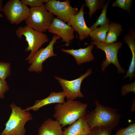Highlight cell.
Returning a JSON list of instances; mask_svg holds the SVG:
<instances>
[{"mask_svg":"<svg viewBox=\"0 0 135 135\" xmlns=\"http://www.w3.org/2000/svg\"><path fill=\"white\" fill-rule=\"evenodd\" d=\"M95 108L84 116L90 129L97 126H104L113 129L119 124L121 116L116 109L105 106L98 100L95 102Z\"/></svg>","mask_w":135,"mask_h":135,"instance_id":"obj_1","label":"cell"},{"mask_svg":"<svg viewBox=\"0 0 135 135\" xmlns=\"http://www.w3.org/2000/svg\"><path fill=\"white\" fill-rule=\"evenodd\" d=\"M87 106V104L67 99L64 103L55 105L53 116L62 127L70 125L84 116Z\"/></svg>","mask_w":135,"mask_h":135,"instance_id":"obj_2","label":"cell"},{"mask_svg":"<svg viewBox=\"0 0 135 135\" xmlns=\"http://www.w3.org/2000/svg\"><path fill=\"white\" fill-rule=\"evenodd\" d=\"M12 112L0 135H26L25 126L33 119L29 111H25L14 103L10 105Z\"/></svg>","mask_w":135,"mask_h":135,"instance_id":"obj_3","label":"cell"},{"mask_svg":"<svg viewBox=\"0 0 135 135\" xmlns=\"http://www.w3.org/2000/svg\"><path fill=\"white\" fill-rule=\"evenodd\" d=\"M54 18L53 14L47 10L43 4L30 8L24 21L27 26L35 31L44 33L48 30Z\"/></svg>","mask_w":135,"mask_h":135,"instance_id":"obj_4","label":"cell"},{"mask_svg":"<svg viewBox=\"0 0 135 135\" xmlns=\"http://www.w3.org/2000/svg\"><path fill=\"white\" fill-rule=\"evenodd\" d=\"M15 33L20 39L24 36L28 43V46L25 51H30V53L26 59V60H30L44 44L49 41L46 34L35 31L27 26L19 27Z\"/></svg>","mask_w":135,"mask_h":135,"instance_id":"obj_5","label":"cell"},{"mask_svg":"<svg viewBox=\"0 0 135 135\" xmlns=\"http://www.w3.org/2000/svg\"><path fill=\"white\" fill-rule=\"evenodd\" d=\"M89 44L96 45L97 49L103 50L105 53L106 59L103 61L101 65V70L102 71H104L109 65L112 64L117 68L119 74L125 72V70L120 64L118 57V50L122 45V42H116L107 44L100 42L93 41Z\"/></svg>","mask_w":135,"mask_h":135,"instance_id":"obj_6","label":"cell"},{"mask_svg":"<svg viewBox=\"0 0 135 135\" xmlns=\"http://www.w3.org/2000/svg\"><path fill=\"white\" fill-rule=\"evenodd\" d=\"M29 10L20 0H10L3 7L2 12L10 23L18 24L26 19Z\"/></svg>","mask_w":135,"mask_h":135,"instance_id":"obj_7","label":"cell"},{"mask_svg":"<svg viewBox=\"0 0 135 135\" xmlns=\"http://www.w3.org/2000/svg\"><path fill=\"white\" fill-rule=\"evenodd\" d=\"M44 5L49 12L56 16L57 18L66 23L78 12V8L72 6L69 0L63 2L49 0Z\"/></svg>","mask_w":135,"mask_h":135,"instance_id":"obj_8","label":"cell"},{"mask_svg":"<svg viewBox=\"0 0 135 135\" xmlns=\"http://www.w3.org/2000/svg\"><path fill=\"white\" fill-rule=\"evenodd\" d=\"M61 38L60 37L54 34L48 45L45 48H41L37 51L28 63L31 64L28 70L30 72L40 73L43 68L42 64L48 58L51 57L56 56V54L54 51V46L57 42V40Z\"/></svg>","mask_w":135,"mask_h":135,"instance_id":"obj_9","label":"cell"},{"mask_svg":"<svg viewBox=\"0 0 135 135\" xmlns=\"http://www.w3.org/2000/svg\"><path fill=\"white\" fill-rule=\"evenodd\" d=\"M92 69H88L86 72L76 79L70 80L55 76L64 92L68 100H74L77 98H83V94L80 90V86L83 80L92 73Z\"/></svg>","mask_w":135,"mask_h":135,"instance_id":"obj_10","label":"cell"},{"mask_svg":"<svg viewBox=\"0 0 135 135\" xmlns=\"http://www.w3.org/2000/svg\"><path fill=\"white\" fill-rule=\"evenodd\" d=\"M48 30L49 32L62 38V42L66 43L64 45L67 46H69L71 41L75 37L73 28L56 18H54Z\"/></svg>","mask_w":135,"mask_h":135,"instance_id":"obj_11","label":"cell"},{"mask_svg":"<svg viewBox=\"0 0 135 135\" xmlns=\"http://www.w3.org/2000/svg\"><path fill=\"white\" fill-rule=\"evenodd\" d=\"M84 5L83 4L80 10L76 14L72 16L67 24L71 26L79 35V39L82 40L89 36L91 30L87 26L84 16Z\"/></svg>","mask_w":135,"mask_h":135,"instance_id":"obj_12","label":"cell"},{"mask_svg":"<svg viewBox=\"0 0 135 135\" xmlns=\"http://www.w3.org/2000/svg\"><path fill=\"white\" fill-rule=\"evenodd\" d=\"M65 97V93L63 91L57 92H52L46 98L36 100L33 106L27 107L24 109L25 111L32 110L36 111L42 107L48 104L55 103L63 104L66 102L64 100Z\"/></svg>","mask_w":135,"mask_h":135,"instance_id":"obj_13","label":"cell"},{"mask_svg":"<svg viewBox=\"0 0 135 135\" xmlns=\"http://www.w3.org/2000/svg\"><path fill=\"white\" fill-rule=\"evenodd\" d=\"M94 47V45L90 44L85 48H80L77 49H61V51L72 55L75 59L77 64L78 65L89 62L94 59L92 53Z\"/></svg>","mask_w":135,"mask_h":135,"instance_id":"obj_14","label":"cell"},{"mask_svg":"<svg viewBox=\"0 0 135 135\" xmlns=\"http://www.w3.org/2000/svg\"><path fill=\"white\" fill-rule=\"evenodd\" d=\"M62 127L58 121L49 118L39 127L37 135H63Z\"/></svg>","mask_w":135,"mask_h":135,"instance_id":"obj_15","label":"cell"},{"mask_svg":"<svg viewBox=\"0 0 135 135\" xmlns=\"http://www.w3.org/2000/svg\"><path fill=\"white\" fill-rule=\"evenodd\" d=\"M90 129L84 116L65 128L63 135H83L88 134Z\"/></svg>","mask_w":135,"mask_h":135,"instance_id":"obj_16","label":"cell"},{"mask_svg":"<svg viewBox=\"0 0 135 135\" xmlns=\"http://www.w3.org/2000/svg\"><path fill=\"white\" fill-rule=\"evenodd\" d=\"M126 43L132 52V57L131 62L126 75L124 77V79L129 77L130 80L134 77L135 73V36L131 32L126 34L124 37Z\"/></svg>","mask_w":135,"mask_h":135,"instance_id":"obj_17","label":"cell"},{"mask_svg":"<svg viewBox=\"0 0 135 135\" xmlns=\"http://www.w3.org/2000/svg\"><path fill=\"white\" fill-rule=\"evenodd\" d=\"M123 31L122 25L118 22L112 21L109 24V27L105 43L109 44L116 42L118 38Z\"/></svg>","mask_w":135,"mask_h":135,"instance_id":"obj_18","label":"cell"},{"mask_svg":"<svg viewBox=\"0 0 135 135\" xmlns=\"http://www.w3.org/2000/svg\"><path fill=\"white\" fill-rule=\"evenodd\" d=\"M109 23H107L91 30L89 36L92 41H97L104 43L108 32Z\"/></svg>","mask_w":135,"mask_h":135,"instance_id":"obj_19","label":"cell"},{"mask_svg":"<svg viewBox=\"0 0 135 135\" xmlns=\"http://www.w3.org/2000/svg\"><path fill=\"white\" fill-rule=\"evenodd\" d=\"M84 1L85 2L84 6L89 10L88 14L90 18L97 10L102 8L106 2L104 0H84Z\"/></svg>","mask_w":135,"mask_h":135,"instance_id":"obj_20","label":"cell"},{"mask_svg":"<svg viewBox=\"0 0 135 135\" xmlns=\"http://www.w3.org/2000/svg\"><path fill=\"white\" fill-rule=\"evenodd\" d=\"M110 1L108 0L104 4L102 12L96 22L90 26V28L92 30H94L99 26H102L106 23H109V20L106 17V12L108 6Z\"/></svg>","mask_w":135,"mask_h":135,"instance_id":"obj_21","label":"cell"},{"mask_svg":"<svg viewBox=\"0 0 135 135\" xmlns=\"http://www.w3.org/2000/svg\"><path fill=\"white\" fill-rule=\"evenodd\" d=\"M112 129L104 126H97L90 130L87 135H111Z\"/></svg>","mask_w":135,"mask_h":135,"instance_id":"obj_22","label":"cell"},{"mask_svg":"<svg viewBox=\"0 0 135 135\" xmlns=\"http://www.w3.org/2000/svg\"><path fill=\"white\" fill-rule=\"evenodd\" d=\"M132 0H116L112 4L114 7L121 8L130 13V9L132 5Z\"/></svg>","mask_w":135,"mask_h":135,"instance_id":"obj_23","label":"cell"},{"mask_svg":"<svg viewBox=\"0 0 135 135\" xmlns=\"http://www.w3.org/2000/svg\"><path fill=\"white\" fill-rule=\"evenodd\" d=\"M10 63L0 62V78L5 80L10 74Z\"/></svg>","mask_w":135,"mask_h":135,"instance_id":"obj_24","label":"cell"},{"mask_svg":"<svg viewBox=\"0 0 135 135\" xmlns=\"http://www.w3.org/2000/svg\"><path fill=\"white\" fill-rule=\"evenodd\" d=\"M115 135H135V123L130 124L127 127L120 129Z\"/></svg>","mask_w":135,"mask_h":135,"instance_id":"obj_25","label":"cell"},{"mask_svg":"<svg viewBox=\"0 0 135 135\" xmlns=\"http://www.w3.org/2000/svg\"><path fill=\"white\" fill-rule=\"evenodd\" d=\"M49 0H21V2L26 6H29L31 8L42 6L47 2Z\"/></svg>","mask_w":135,"mask_h":135,"instance_id":"obj_26","label":"cell"},{"mask_svg":"<svg viewBox=\"0 0 135 135\" xmlns=\"http://www.w3.org/2000/svg\"><path fill=\"white\" fill-rule=\"evenodd\" d=\"M132 92L135 93V82L126 84L122 86L121 88V95L124 96L129 92Z\"/></svg>","mask_w":135,"mask_h":135,"instance_id":"obj_27","label":"cell"},{"mask_svg":"<svg viewBox=\"0 0 135 135\" xmlns=\"http://www.w3.org/2000/svg\"><path fill=\"white\" fill-rule=\"evenodd\" d=\"M9 90V87L5 80L0 78V100L4 98L6 93Z\"/></svg>","mask_w":135,"mask_h":135,"instance_id":"obj_28","label":"cell"},{"mask_svg":"<svg viewBox=\"0 0 135 135\" xmlns=\"http://www.w3.org/2000/svg\"><path fill=\"white\" fill-rule=\"evenodd\" d=\"M3 2L2 0H0V12L2 11L3 7L2 6V3Z\"/></svg>","mask_w":135,"mask_h":135,"instance_id":"obj_29","label":"cell"},{"mask_svg":"<svg viewBox=\"0 0 135 135\" xmlns=\"http://www.w3.org/2000/svg\"><path fill=\"white\" fill-rule=\"evenodd\" d=\"M4 16L3 14L0 13V18H3Z\"/></svg>","mask_w":135,"mask_h":135,"instance_id":"obj_30","label":"cell"},{"mask_svg":"<svg viewBox=\"0 0 135 135\" xmlns=\"http://www.w3.org/2000/svg\"><path fill=\"white\" fill-rule=\"evenodd\" d=\"M83 135H87V134H84Z\"/></svg>","mask_w":135,"mask_h":135,"instance_id":"obj_31","label":"cell"}]
</instances>
